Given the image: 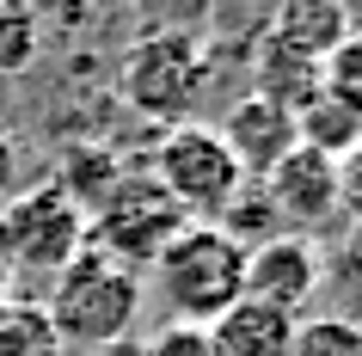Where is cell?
Masks as SVG:
<instances>
[{
	"mask_svg": "<svg viewBox=\"0 0 362 356\" xmlns=\"http://www.w3.org/2000/svg\"><path fill=\"white\" fill-rule=\"evenodd\" d=\"M141 282H148L141 270H129V264H117L86 246L49 282V301H43L62 350H105L117 338H129L135 314H141Z\"/></svg>",
	"mask_w": 362,
	"mask_h": 356,
	"instance_id": "6da1fadb",
	"label": "cell"
},
{
	"mask_svg": "<svg viewBox=\"0 0 362 356\" xmlns=\"http://www.w3.org/2000/svg\"><path fill=\"white\" fill-rule=\"evenodd\" d=\"M148 282L166 295L172 319H185V326H215L233 301H246V246L228 240L215 222H191L160 258H153Z\"/></svg>",
	"mask_w": 362,
	"mask_h": 356,
	"instance_id": "7a4b0ae2",
	"label": "cell"
},
{
	"mask_svg": "<svg viewBox=\"0 0 362 356\" xmlns=\"http://www.w3.org/2000/svg\"><path fill=\"white\" fill-rule=\"evenodd\" d=\"M203 80H209V43L191 31H135V43L117 62V93L160 130L191 123Z\"/></svg>",
	"mask_w": 362,
	"mask_h": 356,
	"instance_id": "3957f363",
	"label": "cell"
},
{
	"mask_svg": "<svg viewBox=\"0 0 362 356\" xmlns=\"http://www.w3.org/2000/svg\"><path fill=\"white\" fill-rule=\"evenodd\" d=\"M80 252H86V209L56 178L19 190L0 209V277H6V289L25 277L56 282Z\"/></svg>",
	"mask_w": 362,
	"mask_h": 356,
	"instance_id": "277c9868",
	"label": "cell"
},
{
	"mask_svg": "<svg viewBox=\"0 0 362 356\" xmlns=\"http://www.w3.org/2000/svg\"><path fill=\"white\" fill-rule=\"evenodd\" d=\"M148 178L185 209V222H221V209H228L233 197H240V185H246V172H240V160L228 154L221 130H215V123H197V117L160 135Z\"/></svg>",
	"mask_w": 362,
	"mask_h": 356,
	"instance_id": "5b68a950",
	"label": "cell"
},
{
	"mask_svg": "<svg viewBox=\"0 0 362 356\" xmlns=\"http://www.w3.org/2000/svg\"><path fill=\"white\" fill-rule=\"evenodd\" d=\"M185 227H191V222H185V209L172 203V197L153 185L148 172H135V178L123 172V178L111 185V197L86 215V246L148 277L153 258H160V252H166Z\"/></svg>",
	"mask_w": 362,
	"mask_h": 356,
	"instance_id": "8992f818",
	"label": "cell"
},
{
	"mask_svg": "<svg viewBox=\"0 0 362 356\" xmlns=\"http://www.w3.org/2000/svg\"><path fill=\"white\" fill-rule=\"evenodd\" d=\"M320 289H325V258L301 234H276V240L246 252V301H264L276 314L301 319Z\"/></svg>",
	"mask_w": 362,
	"mask_h": 356,
	"instance_id": "52a82bcc",
	"label": "cell"
},
{
	"mask_svg": "<svg viewBox=\"0 0 362 356\" xmlns=\"http://www.w3.org/2000/svg\"><path fill=\"white\" fill-rule=\"evenodd\" d=\"M258 190L270 197L276 222L325 227L332 215H338V160H325V154H313V148H295V154L276 160V172H270Z\"/></svg>",
	"mask_w": 362,
	"mask_h": 356,
	"instance_id": "ba28073f",
	"label": "cell"
},
{
	"mask_svg": "<svg viewBox=\"0 0 362 356\" xmlns=\"http://www.w3.org/2000/svg\"><path fill=\"white\" fill-rule=\"evenodd\" d=\"M215 130H221V142H228V154L240 160L246 185H264L270 172H276V160L301 148L295 117L276 111V105H270V98H258V93H246L228 117H221V123H215Z\"/></svg>",
	"mask_w": 362,
	"mask_h": 356,
	"instance_id": "9c48e42d",
	"label": "cell"
},
{
	"mask_svg": "<svg viewBox=\"0 0 362 356\" xmlns=\"http://www.w3.org/2000/svg\"><path fill=\"white\" fill-rule=\"evenodd\" d=\"M350 25H356V19H350V6H344V0H283L264 38L276 43V50H288V56L320 62V68H325L332 50L350 38Z\"/></svg>",
	"mask_w": 362,
	"mask_h": 356,
	"instance_id": "30bf717a",
	"label": "cell"
},
{
	"mask_svg": "<svg viewBox=\"0 0 362 356\" xmlns=\"http://www.w3.org/2000/svg\"><path fill=\"white\" fill-rule=\"evenodd\" d=\"M295 319L264 307V301H233L209 326V356H288Z\"/></svg>",
	"mask_w": 362,
	"mask_h": 356,
	"instance_id": "8fae6325",
	"label": "cell"
},
{
	"mask_svg": "<svg viewBox=\"0 0 362 356\" xmlns=\"http://www.w3.org/2000/svg\"><path fill=\"white\" fill-rule=\"evenodd\" d=\"M252 86H258V98H270L276 111L301 117L307 105L325 93V68H320V62L288 56V50H276L270 38H258V74H252Z\"/></svg>",
	"mask_w": 362,
	"mask_h": 356,
	"instance_id": "7c38bea8",
	"label": "cell"
},
{
	"mask_svg": "<svg viewBox=\"0 0 362 356\" xmlns=\"http://www.w3.org/2000/svg\"><path fill=\"white\" fill-rule=\"evenodd\" d=\"M295 135H301V148H313V154H325V160H344V154L362 142V117L344 105V98H332V93H320L313 105H307L301 117H295Z\"/></svg>",
	"mask_w": 362,
	"mask_h": 356,
	"instance_id": "4fadbf2b",
	"label": "cell"
},
{
	"mask_svg": "<svg viewBox=\"0 0 362 356\" xmlns=\"http://www.w3.org/2000/svg\"><path fill=\"white\" fill-rule=\"evenodd\" d=\"M0 356H62V338L43 314V301H25V295L0 301Z\"/></svg>",
	"mask_w": 362,
	"mask_h": 356,
	"instance_id": "5bb4252c",
	"label": "cell"
},
{
	"mask_svg": "<svg viewBox=\"0 0 362 356\" xmlns=\"http://www.w3.org/2000/svg\"><path fill=\"white\" fill-rule=\"evenodd\" d=\"M288 356H362V326L350 314H301Z\"/></svg>",
	"mask_w": 362,
	"mask_h": 356,
	"instance_id": "9a60e30c",
	"label": "cell"
},
{
	"mask_svg": "<svg viewBox=\"0 0 362 356\" xmlns=\"http://www.w3.org/2000/svg\"><path fill=\"white\" fill-rule=\"evenodd\" d=\"M215 0H135V31H209Z\"/></svg>",
	"mask_w": 362,
	"mask_h": 356,
	"instance_id": "2e32d148",
	"label": "cell"
},
{
	"mask_svg": "<svg viewBox=\"0 0 362 356\" xmlns=\"http://www.w3.org/2000/svg\"><path fill=\"white\" fill-rule=\"evenodd\" d=\"M325 93L344 98L362 117V25H350V38L332 50V62H325Z\"/></svg>",
	"mask_w": 362,
	"mask_h": 356,
	"instance_id": "e0dca14e",
	"label": "cell"
},
{
	"mask_svg": "<svg viewBox=\"0 0 362 356\" xmlns=\"http://www.w3.org/2000/svg\"><path fill=\"white\" fill-rule=\"evenodd\" d=\"M338 215L350 227H362V142L338 160Z\"/></svg>",
	"mask_w": 362,
	"mask_h": 356,
	"instance_id": "ac0fdd59",
	"label": "cell"
},
{
	"mask_svg": "<svg viewBox=\"0 0 362 356\" xmlns=\"http://www.w3.org/2000/svg\"><path fill=\"white\" fill-rule=\"evenodd\" d=\"M148 356H209V326H185V319H172L166 332L148 344Z\"/></svg>",
	"mask_w": 362,
	"mask_h": 356,
	"instance_id": "d6986e66",
	"label": "cell"
},
{
	"mask_svg": "<svg viewBox=\"0 0 362 356\" xmlns=\"http://www.w3.org/2000/svg\"><path fill=\"white\" fill-rule=\"evenodd\" d=\"M80 13H93V19H105V25H117V19L135 25V0H80Z\"/></svg>",
	"mask_w": 362,
	"mask_h": 356,
	"instance_id": "ffe728a7",
	"label": "cell"
},
{
	"mask_svg": "<svg viewBox=\"0 0 362 356\" xmlns=\"http://www.w3.org/2000/svg\"><path fill=\"white\" fill-rule=\"evenodd\" d=\"M13 178H19V148H13V135L0 130V190L13 185Z\"/></svg>",
	"mask_w": 362,
	"mask_h": 356,
	"instance_id": "44dd1931",
	"label": "cell"
},
{
	"mask_svg": "<svg viewBox=\"0 0 362 356\" xmlns=\"http://www.w3.org/2000/svg\"><path fill=\"white\" fill-rule=\"evenodd\" d=\"M344 270H350V277L362 282V227L350 234V240H344Z\"/></svg>",
	"mask_w": 362,
	"mask_h": 356,
	"instance_id": "7402d4cb",
	"label": "cell"
},
{
	"mask_svg": "<svg viewBox=\"0 0 362 356\" xmlns=\"http://www.w3.org/2000/svg\"><path fill=\"white\" fill-rule=\"evenodd\" d=\"M6 295H13V289H6V277H0V301H6Z\"/></svg>",
	"mask_w": 362,
	"mask_h": 356,
	"instance_id": "603a6c76",
	"label": "cell"
}]
</instances>
